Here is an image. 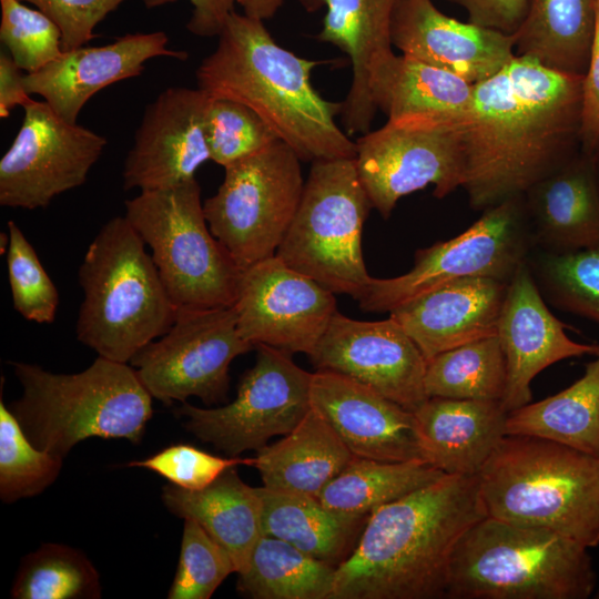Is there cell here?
<instances>
[{"label": "cell", "instance_id": "obj_1", "mask_svg": "<svg viewBox=\"0 0 599 599\" xmlns=\"http://www.w3.org/2000/svg\"><path fill=\"white\" fill-rule=\"evenodd\" d=\"M583 75L516 55L474 84L461 116L464 183L469 204L486 210L522 196L577 154Z\"/></svg>", "mask_w": 599, "mask_h": 599}, {"label": "cell", "instance_id": "obj_2", "mask_svg": "<svg viewBox=\"0 0 599 599\" xmlns=\"http://www.w3.org/2000/svg\"><path fill=\"white\" fill-rule=\"evenodd\" d=\"M487 517L477 476L444 475L375 509L335 569L331 599L445 598L453 550Z\"/></svg>", "mask_w": 599, "mask_h": 599}, {"label": "cell", "instance_id": "obj_3", "mask_svg": "<svg viewBox=\"0 0 599 599\" xmlns=\"http://www.w3.org/2000/svg\"><path fill=\"white\" fill-rule=\"evenodd\" d=\"M319 63L277 44L262 20L233 11L196 70L197 88L251 108L302 161L355 158L356 143L335 120L342 102L311 82Z\"/></svg>", "mask_w": 599, "mask_h": 599}, {"label": "cell", "instance_id": "obj_4", "mask_svg": "<svg viewBox=\"0 0 599 599\" xmlns=\"http://www.w3.org/2000/svg\"><path fill=\"white\" fill-rule=\"evenodd\" d=\"M486 514L599 545V458L545 438L506 435L477 474Z\"/></svg>", "mask_w": 599, "mask_h": 599}, {"label": "cell", "instance_id": "obj_5", "mask_svg": "<svg viewBox=\"0 0 599 599\" xmlns=\"http://www.w3.org/2000/svg\"><path fill=\"white\" fill-rule=\"evenodd\" d=\"M145 243L125 216L110 219L78 271L83 292L77 338L98 356L130 363L172 326L177 307Z\"/></svg>", "mask_w": 599, "mask_h": 599}, {"label": "cell", "instance_id": "obj_6", "mask_svg": "<svg viewBox=\"0 0 599 599\" xmlns=\"http://www.w3.org/2000/svg\"><path fill=\"white\" fill-rule=\"evenodd\" d=\"M11 365L22 394L9 408L39 449L64 459L90 437L141 441L153 397L129 363L98 356L74 374L21 362Z\"/></svg>", "mask_w": 599, "mask_h": 599}, {"label": "cell", "instance_id": "obj_7", "mask_svg": "<svg viewBox=\"0 0 599 599\" xmlns=\"http://www.w3.org/2000/svg\"><path fill=\"white\" fill-rule=\"evenodd\" d=\"M588 548L544 528L485 517L458 539L448 599H586L596 587Z\"/></svg>", "mask_w": 599, "mask_h": 599}, {"label": "cell", "instance_id": "obj_8", "mask_svg": "<svg viewBox=\"0 0 599 599\" xmlns=\"http://www.w3.org/2000/svg\"><path fill=\"white\" fill-rule=\"evenodd\" d=\"M124 216L151 248L176 307L234 305L243 270L211 233L195 179L140 192L125 201Z\"/></svg>", "mask_w": 599, "mask_h": 599}, {"label": "cell", "instance_id": "obj_9", "mask_svg": "<svg viewBox=\"0 0 599 599\" xmlns=\"http://www.w3.org/2000/svg\"><path fill=\"white\" fill-rule=\"evenodd\" d=\"M372 209L355 158L313 161L275 255L332 293L356 300L372 280L362 250L363 227Z\"/></svg>", "mask_w": 599, "mask_h": 599}, {"label": "cell", "instance_id": "obj_10", "mask_svg": "<svg viewBox=\"0 0 599 599\" xmlns=\"http://www.w3.org/2000/svg\"><path fill=\"white\" fill-rule=\"evenodd\" d=\"M301 159L282 140L224 167L203 203L211 233L246 268L274 256L301 202Z\"/></svg>", "mask_w": 599, "mask_h": 599}, {"label": "cell", "instance_id": "obj_11", "mask_svg": "<svg viewBox=\"0 0 599 599\" xmlns=\"http://www.w3.org/2000/svg\"><path fill=\"white\" fill-rule=\"evenodd\" d=\"M534 247L522 196L484 210L468 229L450 240L419 248L405 274L374 278L356 301L362 311L389 313L400 304L444 284L469 277L509 282Z\"/></svg>", "mask_w": 599, "mask_h": 599}, {"label": "cell", "instance_id": "obj_12", "mask_svg": "<svg viewBox=\"0 0 599 599\" xmlns=\"http://www.w3.org/2000/svg\"><path fill=\"white\" fill-rule=\"evenodd\" d=\"M463 114L390 118L355 141L359 179L385 220L399 199L430 184L437 199L463 186Z\"/></svg>", "mask_w": 599, "mask_h": 599}, {"label": "cell", "instance_id": "obj_13", "mask_svg": "<svg viewBox=\"0 0 599 599\" xmlns=\"http://www.w3.org/2000/svg\"><path fill=\"white\" fill-rule=\"evenodd\" d=\"M255 347L256 362L242 375L233 402L214 408L184 402L174 409L185 417L186 430L231 457L257 451L272 437L288 434L312 408L313 373L297 366L287 352Z\"/></svg>", "mask_w": 599, "mask_h": 599}, {"label": "cell", "instance_id": "obj_14", "mask_svg": "<svg viewBox=\"0 0 599 599\" xmlns=\"http://www.w3.org/2000/svg\"><path fill=\"white\" fill-rule=\"evenodd\" d=\"M253 348L240 334L233 306L177 307L170 329L144 346L130 364L162 404L184 403L195 396L210 406L226 400L232 361Z\"/></svg>", "mask_w": 599, "mask_h": 599}, {"label": "cell", "instance_id": "obj_15", "mask_svg": "<svg viewBox=\"0 0 599 599\" xmlns=\"http://www.w3.org/2000/svg\"><path fill=\"white\" fill-rule=\"evenodd\" d=\"M23 109L18 134L0 160V205L43 209L85 183L106 140L67 122L44 101L33 100Z\"/></svg>", "mask_w": 599, "mask_h": 599}, {"label": "cell", "instance_id": "obj_16", "mask_svg": "<svg viewBox=\"0 0 599 599\" xmlns=\"http://www.w3.org/2000/svg\"><path fill=\"white\" fill-rule=\"evenodd\" d=\"M335 294L276 255L242 271L233 305L242 337L309 356L337 312Z\"/></svg>", "mask_w": 599, "mask_h": 599}, {"label": "cell", "instance_id": "obj_17", "mask_svg": "<svg viewBox=\"0 0 599 599\" xmlns=\"http://www.w3.org/2000/svg\"><path fill=\"white\" fill-rule=\"evenodd\" d=\"M308 357L316 370L348 376L410 412L429 398L427 362L392 316L366 322L336 312Z\"/></svg>", "mask_w": 599, "mask_h": 599}, {"label": "cell", "instance_id": "obj_18", "mask_svg": "<svg viewBox=\"0 0 599 599\" xmlns=\"http://www.w3.org/2000/svg\"><path fill=\"white\" fill-rule=\"evenodd\" d=\"M210 95L174 87L145 108L123 167L124 190L166 189L195 179L210 159L204 120Z\"/></svg>", "mask_w": 599, "mask_h": 599}, {"label": "cell", "instance_id": "obj_19", "mask_svg": "<svg viewBox=\"0 0 599 599\" xmlns=\"http://www.w3.org/2000/svg\"><path fill=\"white\" fill-rule=\"evenodd\" d=\"M546 305L528 261L508 282L497 336L507 366V385L501 405L509 413L531 402V382L548 366L566 358L595 355L598 344L572 341Z\"/></svg>", "mask_w": 599, "mask_h": 599}, {"label": "cell", "instance_id": "obj_20", "mask_svg": "<svg viewBox=\"0 0 599 599\" xmlns=\"http://www.w3.org/2000/svg\"><path fill=\"white\" fill-rule=\"evenodd\" d=\"M311 405L356 457L425 461L414 412L348 376L314 372Z\"/></svg>", "mask_w": 599, "mask_h": 599}, {"label": "cell", "instance_id": "obj_21", "mask_svg": "<svg viewBox=\"0 0 599 599\" xmlns=\"http://www.w3.org/2000/svg\"><path fill=\"white\" fill-rule=\"evenodd\" d=\"M392 43L402 54L451 72L471 84L491 78L515 57V35L461 22L432 0H400Z\"/></svg>", "mask_w": 599, "mask_h": 599}, {"label": "cell", "instance_id": "obj_22", "mask_svg": "<svg viewBox=\"0 0 599 599\" xmlns=\"http://www.w3.org/2000/svg\"><path fill=\"white\" fill-rule=\"evenodd\" d=\"M163 31L128 33L101 47H79L42 69L23 75L28 94H38L63 120L77 123L84 104L100 90L139 77L156 57L186 60L187 52L167 47Z\"/></svg>", "mask_w": 599, "mask_h": 599}, {"label": "cell", "instance_id": "obj_23", "mask_svg": "<svg viewBox=\"0 0 599 599\" xmlns=\"http://www.w3.org/2000/svg\"><path fill=\"white\" fill-rule=\"evenodd\" d=\"M508 282L469 277L412 298L389 312L426 362L463 344L497 334Z\"/></svg>", "mask_w": 599, "mask_h": 599}, {"label": "cell", "instance_id": "obj_24", "mask_svg": "<svg viewBox=\"0 0 599 599\" xmlns=\"http://www.w3.org/2000/svg\"><path fill=\"white\" fill-rule=\"evenodd\" d=\"M532 244L552 253L599 244V179L581 150L524 195Z\"/></svg>", "mask_w": 599, "mask_h": 599}, {"label": "cell", "instance_id": "obj_25", "mask_svg": "<svg viewBox=\"0 0 599 599\" xmlns=\"http://www.w3.org/2000/svg\"><path fill=\"white\" fill-rule=\"evenodd\" d=\"M313 11H327L317 40L336 45L352 62V83L342 101L341 120L348 134L369 131L377 111L368 79L374 60L392 51V23L400 0H300Z\"/></svg>", "mask_w": 599, "mask_h": 599}, {"label": "cell", "instance_id": "obj_26", "mask_svg": "<svg viewBox=\"0 0 599 599\" xmlns=\"http://www.w3.org/2000/svg\"><path fill=\"white\" fill-rule=\"evenodd\" d=\"M414 415L425 461L446 475L477 476L507 435L500 400L429 397Z\"/></svg>", "mask_w": 599, "mask_h": 599}, {"label": "cell", "instance_id": "obj_27", "mask_svg": "<svg viewBox=\"0 0 599 599\" xmlns=\"http://www.w3.org/2000/svg\"><path fill=\"white\" fill-rule=\"evenodd\" d=\"M161 498L170 512L196 521L219 542L231 556L237 575L247 568L262 536V499L258 487L245 484L236 467L202 490L165 485Z\"/></svg>", "mask_w": 599, "mask_h": 599}, {"label": "cell", "instance_id": "obj_28", "mask_svg": "<svg viewBox=\"0 0 599 599\" xmlns=\"http://www.w3.org/2000/svg\"><path fill=\"white\" fill-rule=\"evenodd\" d=\"M256 453L252 466L258 470L264 487L314 497L354 457L314 408L282 439Z\"/></svg>", "mask_w": 599, "mask_h": 599}, {"label": "cell", "instance_id": "obj_29", "mask_svg": "<svg viewBox=\"0 0 599 599\" xmlns=\"http://www.w3.org/2000/svg\"><path fill=\"white\" fill-rule=\"evenodd\" d=\"M368 88L376 109L390 119L406 114L460 115L471 103L474 84L392 50L372 63Z\"/></svg>", "mask_w": 599, "mask_h": 599}, {"label": "cell", "instance_id": "obj_30", "mask_svg": "<svg viewBox=\"0 0 599 599\" xmlns=\"http://www.w3.org/2000/svg\"><path fill=\"white\" fill-rule=\"evenodd\" d=\"M262 535L282 539L335 568L354 550L368 517L327 509L317 497L258 487Z\"/></svg>", "mask_w": 599, "mask_h": 599}, {"label": "cell", "instance_id": "obj_31", "mask_svg": "<svg viewBox=\"0 0 599 599\" xmlns=\"http://www.w3.org/2000/svg\"><path fill=\"white\" fill-rule=\"evenodd\" d=\"M597 0H529L515 35V53L541 65L585 75L596 24Z\"/></svg>", "mask_w": 599, "mask_h": 599}, {"label": "cell", "instance_id": "obj_32", "mask_svg": "<svg viewBox=\"0 0 599 599\" xmlns=\"http://www.w3.org/2000/svg\"><path fill=\"white\" fill-rule=\"evenodd\" d=\"M593 356L569 387L509 412L507 435L549 439L599 458V344Z\"/></svg>", "mask_w": 599, "mask_h": 599}, {"label": "cell", "instance_id": "obj_33", "mask_svg": "<svg viewBox=\"0 0 599 599\" xmlns=\"http://www.w3.org/2000/svg\"><path fill=\"white\" fill-rule=\"evenodd\" d=\"M444 475L426 461H380L354 456L317 498L338 515L368 517L375 509Z\"/></svg>", "mask_w": 599, "mask_h": 599}, {"label": "cell", "instance_id": "obj_34", "mask_svg": "<svg viewBox=\"0 0 599 599\" xmlns=\"http://www.w3.org/2000/svg\"><path fill=\"white\" fill-rule=\"evenodd\" d=\"M335 569L282 539L262 535L247 568L238 573L236 590L251 599H331Z\"/></svg>", "mask_w": 599, "mask_h": 599}, {"label": "cell", "instance_id": "obj_35", "mask_svg": "<svg viewBox=\"0 0 599 599\" xmlns=\"http://www.w3.org/2000/svg\"><path fill=\"white\" fill-rule=\"evenodd\" d=\"M506 385V358L497 334L445 351L426 363L428 397L501 402Z\"/></svg>", "mask_w": 599, "mask_h": 599}, {"label": "cell", "instance_id": "obj_36", "mask_svg": "<svg viewBox=\"0 0 599 599\" xmlns=\"http://www.w3.org/2000/svg\"><path fill=\"white\" fill-rule=\"evenodd\" d=\"M14 599H95L100 576L79 549L45 542L22 558L11 587Z\"/></svg>", "mask_w": 599, "mask_h": 599}, {"label": "cell", "instance_id": "obj_37", "mask_svg": "<svg viewBox=\"0 0 599 599\" xmlns=\"http://www.w3.org/2000/svg\"><path fill=\"white\" fill-rule=\"evenodd\" d=\"M528 261L542 296L562 311L599 324V244Z\"/></svg>", "mask_w": 599, "mask_h": 599}, {"label": "cell", "instance_id": "obj_38", "mask_svg": "<svg viewBox=\"0 0 599 599\" xmlns=\"http://www.w3.org/2000/svg\"><path fill=\"white\" fill-rule=\"evenodd\" d=\"M63 458L35 447L0 400V498L6 504L41 494L58 478Z\"/></svg>", "mask_w": 599, "mask_h": 599}, {"label": "cell", "instance_id": "obj_39", "mask_svg": "<svg viewBox=\"0 0 599 599\" xmlns=\"http://www.w3.org/2000/svg\"><path fill=\"white\" fill-rule=\"evenodd\" d=\"M204 132L210 159L223 167L280 140L251 108L224 98L210 97Z\"/></svg>", "mask_w": 599, "mask_h": 599}, {"label": "cell", "instance_id": "obj_40", "mask_svg": "<svg viewBox=\"0 0 599 599\" xmlns=\"http://www.w3.org/2000/svg\"><path fill=\"white\" fill-rule=\"evenodd\" d=\"M7 226L6 261L13 308L30 322L51 324L60 303L58 288L18 224L9 221Z\"/></svg>", "mask_w": 599, "mask_h": 599}, {"label": "cell", "instance_id": "obj_41", "mask_svg": "<svg viewBox=\"0 0 599 599\" xmlns=\"http://www.w3.org/2000/svg\"><path fill=\"white\" fill-rule=\"evenodd\" d=\"M233 572L229 552L196 521L184 519L177 569L170 599H210Z\"/></svg>", "mask_w": 599, "mask_h": 599}, {"label": "cell", "instance_id": "obj_42", "mask_svg": "<svg viewBox=\"0 0 599 599\" xmlns=\"http://www.w3.org/2000/svg\"><path fill=\"white\" fill-rule=\"evenodd\" d=\"M0 40L21 70L35 72L62 54L61 30L42 11L20 0H0Z\"/></svg>", "mask_w": 599, "mask_h": 599}, {"label": "cell", "instance_id": "obj_43", "mask_svg": "<svg viewBox=\"0 0 599 599\" xmlns=\"http://www.w3.org/2000/svg\"><path fill=\"white\" fill-rule=\"evenodd\" d=\"M253 458L222 457L187 444L171 445L156 454L128 464L152 470L170 484L191 491L202 490L224 471L238 465H251Z\"/></svg>", "mask_w": 599, "mask_h": 599}, {"label": "cell", "instance_id": "obj_44", "mask_svg": "<svg viewBox=\"0 0 599 599\" xmlns=\"http://www.w3.org/2000/svg\"><path fill=\"white\" fill-rule=\"evenodd\" d=\"M34 4L61 30L63 50L85 45L94 28L125 0H20Z\"/></svg>", "mask_w": 599, "mask_h": 599}, {"label": "cell", "instance_id": "obj_45", "mask_svg": "<svg viewBox=\"0 0 599 599\" xmlns=\"http://www.w3.org/2000/svg\"><path fill=\"white\" fill-rule=\"evenodd\" d=\"M580 149L590 155H595L599 149V0L596 1L595 32L583 75Z\"/></svg>", "mask_w": 599, "mask_h": 599}, {"label": "cell", "instance_id": "obj_46", "mask_svg": "<svg viewBox=\"0 0 599 599\" xmlns=\"http://www.w3.org/2000/svg\"><path fill=\"white\" fill-rule=\"evenodd\" d=\"M467 12L468 22L514 34L521 26L529 0H447Z\"/></svg>", "mask_w": 599, "mask_h": 599}, {"label": "cell", "instance_id": "obj_47", "mask_svg": "<svg viewBox=\"0 0 599 599\" xmlns=\"http://www.w3.org/2000/svg\"><path fill=\"white\" fill-rule=\"evenodd\" d=\"M176 0H143L148 8L159 7ZM193 6L187 30L196 35H219L234 11L235 0H189Z\"/></svg>", "mask_w": 599, "mask_h": 599}, {"label": "cell", "instance_id": "obj_48", "mask_svg": "<svg viewBox=\"0 0 599 599\" xmlns=\"http://www.w3.org/2000/svg\"><path fill=\"white\" fill-rule=\"evenodd\" d=\"M9 52L0 54V116L6 119L17 106H26L33 100L26 91L23 75Z\"/></svg>", "mask_w": 599, "mask_h": 599}, {"label": "cell", "instance_id": "obj_49", "mask_svg": "<svg viewBox=\"0 0 599 599\" xmlns=\"http://www.w3.org/2000/svg\"><path fill=\"white\" fill-rule=\"evenodd\" d=\"M283 2L284 0H235L244 14L262 21L272 18Z\"/></svg>", "mask_w": 599, "mask_h": 599}, {"label": "cell", "instance_id": "obj_50", "mask_svg": "<svg viewBox=\"0 0 599 599\" xmlns=\"http://www.w3.org/2000/svg\"><path fill=\"white\" fill-rule=\"evenodd\" d=\"M595 160H596V167H597V173H598V179H599V149L597 150L595 154Z\"/></svg>", "mask_w": 599, "mask_h": 599}]
</instances>
